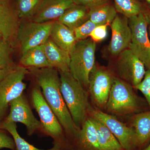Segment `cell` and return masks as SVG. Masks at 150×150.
<instances>
[{
	"label": "cell",
	"mask_w": 150,
	"mask_h": 150,
	"mask_svg": "<svg viewBox=\"0 0 150 150\" xmlns=\"http://www.w3.org/2000/svg\"><path fill=\"white\" fill-rule=\"evenodd\" d=\"M9 105L10 111L4 121L9 123L19 122L24 124L29 136H31L37 130L42 129L40 121L35 118L23 94L12 101Z\"/></svg>",
	"instance_id": "13"
},
{
	"label": "cell",
	"mask_w": 150,
	"mask_h": 150,
	"mask_svg": "<svg viewBox=\"0 0 150 150\" xmlns=\"http://www.w3.org/2000/svg\"><path fill=\"white\" fill-rule=\"evenodd\" d=\"M96 43L91 38L78 40L70 53V73L86 90L96 64Z\"/></svg>",
	"instance_id": "3"
},
{
	"label": "cell",
	"mask_w": 150,
	"mask_h": 150,
	"mask_svg": "<svg viewBox=\"0 0 150 150\" xmlns=\"http://www.w3.org/2000/svg\"><path fill=\"white\" fill-rule=\"evenodd\" d=\"M115 8L118 12L128 18L143 12L142 6L137 0H114Z\"/></svg>",
	"instance_id": "26"
},
{
	"label": "cell",
	"mask_w": 150,
	"mask_h": 150,
	"mask_svg": "<svg viewBox=\"0 0 150 150\" xmlns=\"http://www.w3.org/2000/svg\"><path fill=\"white\" fill-rule=\"evenodd\" d=\"M74 4L72 0H43L30 21L45 23L58 19L68 8Z\"/></svg>",
	"instance_id": "15"
},
{
	"label": "cell",
	"mask_w": 150,
	"mask_h": 150,
	"mask_svg": "<svg viewBox=\"0 0 150 150\" xmlns=\"http://www.w3.org/2000/svg\"><path fill=\"white\" fill-rule=\"evenodd\" d=\"M50 38L57 46L69 54L77 41L74 31L58 20L54 21Z\"/></svg>",
	"instance_id": "18"
},
{
	"label": "cell",
	"mask_w": 150,
	"mask_h": 150,
	"mask_svg": "<svg viewBox=\"0 0 150 150\" xmlns=\"http://www.w3.org/2000/svg\"><path fill=\"white\" fill-rule=\"evenodd\" d=\"M133 88L125 81L114 77L105 106L107 111L115 115L140 112L142 101Z\"/></svg>",
	"instance_id": "4"
},
{
	"label": "cell",
	"mask_w": 150,
	"mask_h": 150,
	"mask_svg": "<svg viewBox=\"0 0 150 150\" xmlns=\"http://www.w3.org/2000/svg\"><path fill=\"white\" fill-rule=\"evenodd\" d=\"M115 7L105 4L89 9V20L98 25H110L117 16Z\"/></svg>",
	"instance_id": "23"
},
{
	"label": "cell",
	"mask_w": 150,
	"mask_h": 150,
	"mask_svg": "<svg viewBox=\"0 0 150 150\" xmlns=\"http://www.w3.org/2000/svg\"><path fill=\"white\" fill-rule=\"evenodd\" d=\"M42 46L51 67L59 72L69 71V53L57 46L50 38Z\"/></svg>",
	"instance_id": "16"
},
{
	"label": "cell",
	"mask_w": 150,
	"mask_h": 150,
	"mask_svg": "<svg viewBox=\"0 0 150 150\" xmlns=\"http://www.w3.org/2000/svg\"><path fill=\"white\" fill-rule=\"evenodd\" d=\"M148 21V31L150 39V14H146Z\"/></svg>",
	"instance_id": "34"
},
{
	"label": "cell",
	"mask_w": 150,
	"mask_h": 150,
	"mask_svg": "<svg viewBox=\"0 0 150 150\" xmlns=\"http://www.w3.org/2000/svg\"><path fill=\"white\" fill-rule=\"evenodd\" d=\"M141 150H150V143L147 146Z\"/></svg>",
	"instance_id": "35"
},
{
	"label": "cell",
	"mask_w": 150,
	"mask_h": 150,
	"mask_svg": "<svg viewBox=\"0 0 150 150\" xmlns=\"http://www.w3.org/2000/svg\"><path fill=\"white\" fill-rule=\"evenodd\" d=\"M145 1L150 8V0H145Z\"/></svg>",
	"instance_id": "36"
},
{
	"label": "cell",
	"mask_w": 150,
	"mask_h": 150,
	"mask_svg": "<svg viewBox=\"0 0 150 150\" xmlns=\"http://www.w3.org/2000/svg\"><path fill=\"white\" fill-rule=\"evenodd\" d=\"M13 48L10 43L6 40L2 39L0 41V69L16 67L12 59Z\"/></svg>",
	"instance_id": "27"
},
{
	"label": "cell",
	"mask_w": 150,
	"mask_h": 150,
	"mask_svg": "<svg viewBox=\"0 0 150 150\" xmlns=\"http://www.w3.org/2000/svg\"><path fill=\"white\" fill-rule=\"evenodd\" d=\"M76 141L80 150H100L97 129L91 116L87 118L81 126Z\"/></svg>",
	"instance_id": "17"
},
{
	"label": "cell",
	"mask_w": 150,
	"mask_h": 150,
	"mask_svg": "<svg viewBox=\"0 0 150 150\" xmlns=\"http://www.w3.org/2000/svg\"><path fill=\"white\" fill-rule=\"evenodd\" d=\"M54 21L35 22L21 21L18 33V42L22 53L30 48L41 46L50 38Z\"/></svg>",
	"instance_id": "9"
},
{
	"label": "cell",
	"mask_w": 150,
	"mask_h": 150,
	"mask_svg": "<svg viewBox=\"0 0 150 150\" xmlns=\"http://www.w3.org/2000/svg\"><path fill=\"white\" fill-rule=\"evenodd\" d=\"M91 117L103 123L108 128L124 150H139L137 136L132 127H129L112 114L91 108Z\"/></svg>",
	"instance_id": "8"
},
{
	"label": "cell",
	"mask_w": 150,
	"mask_h": 150,
	"mask_svg": "<svg viewBox=\"0 0 150 150\" xmlns=\"http://www.w3.org/2000/svg\"><path fill=\"white\" fill-rule=\"evenodd\" d=\"M0 129L6 130L11 135L16 150H62V146L55 142L53 148L47 150L40 149L30 144L20 136L17 129L16 123L1 121Z\"/></svg>",
	"instance_id": "24"
},
{
	"label": "cell",
	"mask_w": 150,
	"mask_h": 150,
	"mask_svg": "<svg viewBox=\"0 0 150 150\" xmlns=\"http://www.w3.org/2000/svg\"><path fill=\"white\" fill-rule=\"evenodd\" d=\"M2 39V36L1 35H0V41H1V40Z\"/></svg>",
	"instance_id": "37"
},
{
	"label": "cell",
	"mask_w": 150,
	"mask_h": 150,
	"mask_svg": "<svg viewBox=\"0 0 150 150\" xmlns=\"http://www.w3.org/2000/svg\"><path fill=\"white\" fill-rule=\"evenodd\" d=\"M21 21L13 0H0V35L14 48L18 43Z\"/></svg>",
	"instance_id": "12"
},
{
	"label": "cell",
	"mask_w": 150,
	"mask_h": 150,
	"mask_svg": "<svg viewBox=\"0 0 150 150\" xmlns=\"http://www.w3.org/2000/svg\"><path fill=\"white\" fill-rule=\"evenodd\" d=\"M92 118L97 129L98 142L100 150H124L112 132L103 123Z\"/></svg>",
	"instance_id": "22"
},
{
	"label": "cell",
	"mask_w": 150,
	"mask_h": 150,
	"mask_svg": "<svg viewBox=\"0 0 150 150\" xmlns=\"http://www.w3.org/2000/svg\"><path fill=\"white\" fill-rule=\"evenodd\" d=\"M20 63L23 67L30 69L51 67L42 45L30 48L22 53Z\"/></svg>",
	"instance_id": "21"
},
{
	"label": "cell",
	"mask_w": 150,
	"mask_h": 150,
	"mask_svg": "<svg viewBox=\"0 0 150 150\" xmlns=\"http://www.w3.org/2000/svg\"><path fill=\"white\" fill-rule=\"evenodd\" d=\"M31 96L33 105L40 117L42 130L52 137L55 143L62 146L65 142L64 129L46 102L38 85L33 88Z\"/></svg>",
	"instance_id": "5"
},
{
	"label": "cell",
	"mask_w": 150,
	"mask_h": 150,
	"mask_svg": "<svg viewBox=\"0 0 150 150\" xmlns=\"http://www.w3.org/2000/svg\"><path fill=\"white\" fill-rule=\"evenodd\" d=\"M44 98L54 111L64 131L68 136L76 140L80 129L76 126L68 110L61 91L59 71L54 68L30 69Z\"/></svg>",
	"instance_id": "1"
},
{
	"label": "cell",
	"mask_w": 150,
	"mask_h": 150,
	"mask_svg": "<svg viewBox=\"0 0 150 150\" xmlns=\"http://www.w3.org/2000/svg\"><path fill=\"white\" fill-rule=\"evenodd\" d=\"M108 25H102L97 26L90 35L92 40L96 43L105 39L107 35V26Z\"/></svg>",
	"instance_id": "30"
},
{
	"label": "cell",
	"mask_w": 150,
	"mask_h": 150,
	"mask_svg": "<svg viewBox=\"0 0 150 150\" xmlns=\"http://www.w3.org/2000/svg\"><path fill=\"white\" fill-rule=\"evenodd\" d=\"M98 25H99L96 24L89 20L87 21L74 30L77 40H84L88 38L93 30Z\"/></svg>",
	"instance_id": "28"
},
{
	"label": "cell",
	"mask_w": 150,
	"mask_h": 150,
	"mask_svg": "<svg viewBox=\"0 0 150 150\" xmlns=\"http://www.w3.org/2000/svg\"><path fill=\"white\" fill-rule=\"evenodd\" d=\"M88 12L89 9L86 7L75 4L68 8L58 21L74 31L88 20Z\"/></svg>",
	"instance_id": "20"
},
{
	"label": "cell",
	"mask_w": 150,
	"mask_h": 150,
	"mask_svg": "<svg viewBox=\"0 0 150 150\" xmlns=\"http://www.w3.org/2000/svg\"><path fill=\"white\" fill-rule=\"evenodd\" d=\"M132 125L136 132L139 150H142L150 143V110L136 114Z\"/></svg>",
	"instance_id": "19"
},
{
	"label": "cell",
	"mask_w": 150,
	"mask_h": 150,
	"mask_svg": "<svg viewBox=\"0 0 150 150\" xmlns=\"http://www.w3.org/2000/svg\"><path fill=\"white\" fill-rule=\"evenodd\" d=\"M134 88L142 92L150 108V70L146 71L143 79Z\"/></svg>",
	"instance_id": "29"
},
{
	"label": "cell",
	"mask_w": 150,
	"mask_h": 150,
	"mask_svg": "<svg viewBox=\"0 0 150 150\" xmlns=\"http://www.w3.org/2000/svg\"><path fill=\"white\" fill-rule=\"evenodd\" d=\"M74 4L81 5L89 9L107 4L109 0H72Z\"/></svg>",
	"instance_id": "32"
},
{
	"label": "cell",
	"mask_w": 150,
	"mask_h": 150,
	"mask_svg": "<svg viewBox=\"0 0 150 150\" xmlns=\"http://www.w3.org/2000/svg\"><path fill=\"white\" fill-rule=\"evenodd\" d=\"M129 20L132 33L129 48L144 63L147 69L150 70V39L146 13L142 12Z\"/></svg>",
	"instance_id": "7"
},
{
	"label": "cell",
	"mask_w": 150,
	"mask_h": 150,
	"mask_svg": "<svg viewBox=\"0 0 150 150\" xmlns=\"http://www.w3.org/2000/svg\"><path fill=\"white\" fill-rule=\"evenodd\" d=\"M117 57L115 68L118 78L135 87L144 77V64L129 48Z\"/></svg>",
	"instance_id": "10"
},
{
	"label": "cell",
	"mask_w": 150,
	"mask_h": 150,
	"mask_svg": "<svg viewBox=\"0 0 150 150\" xmlns=\"http://www.w3.org/2000/svg\"><path fill=\"white\" fill-rule=\"evenodd\" d=\"M2 130L0 129V149L6 148L14 150L16 148L13 139Z\"/></svg>",
	"instance_id": "31"
},
{
	"label": "cell",
	"mask_w": 150,
	"mask_h": 150,
	"mask_svg": "<svg viewBox=\"0 0 150 150\" xmlns=\"http://www.w3.org/2000/svg\"><path fill=\"white\" fill-rule=\"evenodd\" d=\"M59 73L63 98L73 121L80 129L91 109L87 92L69 71Z\"/></svg>",
	"instance_id": "2"
},
{
	"label": "cell",
	"mask_w": 150,
	"mask_h": 150,
	"mask_svg": "<svg viewBox=\"0 0 150 150\" xmlns=\"http://www.w3.org/2000/svg\"><path fill=\"white\" fill-rule=\"evenodd\" d=\"M13 68H8V69H0V82L4 78L11 72Z\"/></svg>",
	"instance_id": "33"
},
{
	"label": "cell",
	"mask_w": 150,
	"mask_h": 150,
	"mask_svg": "<svg viewBox=\"0 0 150 150\" xmlns=\"http://www.w3.org/2000/svg\"><path fill=\"white\" fill-rule=\"evenodd\" d=\"M43 0H17L16 6L21 21L30 20Z\"/></svg>",
	"instance_id": "25"
},
{
	"label": "cell",
	"mask_w": 150,
	"mask_h": 150,
	"mask_svg": "<svg viewBox=\"0 0 150 150\" xmlns=\"http://www.w3.org/2000/svg\"><path fill=\"white\" fill-rule=\"evenodd\" d=\"M112 36L108 50L110 55L116 57L129 48L131 43L132 33L129 18L117 15L110 23Z\"/></svg>",
	"instance_id": "14"
},
{
	"label": "cell",
	"mask_w": 150,
	"mask_h": 150,
	"mask_svg": "<svg viewBox=\"0 0 150 150\" xmlns=\"http://www.w3.org/2000/svg\"><path fill=\"white\" fill-rule=\"evenodd\" d=\"M114 77L110 70L96 64L92 70L88 89L99 107L106 106Z\"/></svg>",
	"instance_id": "11"
},
{
	"label": "cell",
	"mask_w": 150,
	"mask_h": 150,
	"mask_svg": "<svg viewBox=\"0 0 150 150\" xmlns=\"http://www.w3.org/2000/svg\"><path fill=\"white\" fill-rule=\"evenodd\" d=\"M28 71L23 66H16L0 82V122L10 103L23 94L26 87L24 80Z\"/></svg>",
	"instance_id": "6"
}]
</instances>
